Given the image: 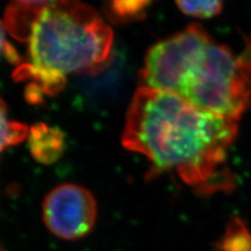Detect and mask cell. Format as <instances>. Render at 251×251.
<instances>
[{
    "label": "cell",
    "mask_w": 251,
    "mask_h": 251,
    "mask_svg": "<svg viewBox=\"0 0 251 251\" xmlns=\"http://www.w3.org/2000/svg\"><path fill=\"white\" fill-rule=\"evenodd\" d=\"M149 1H113L108 3V15L116 22H129L141 18L145 15Z\"/></svg>",
    "instance_id": "10"
},
{
    "label": "cell",
    "mask_w": 251,
    "mask_h": 251,
    "mask_svg": "<svg viewBox=\"0 0 251 251\" xmlns=\"http://www.w3.org/2000/svg\"><path fill=\"white\" fill-rule=\"evenodd\" d=\"M28 59L16 68V81H30L27 94L53 96L73 74L99 72L108 62L112 29L100 14L78 1H49L31 28Z\"/></svg>",
    "instance_id": "2"
},
{
    "label": "cell",
    "mask_w": 251,
    "mask_h": 251,
    "mask_svg": "<svg viewBox=\"0 0 251 251\" xmlns=\"http://www.w3.org/2000/svg\"><path fill=\"white\" fill-rule=\"evenodd\" d=\"M28 132L29 128L26 125L9 119L6 105L0 98V154L5 149L27 139Z\"/></svg>",
    "instance_id": "9"
},
{
    "label": "cell",
    "mask_w": 251,
    "mask_h": 251,
    "mask_svg": "<svg viewBox=\"0 0 251 251\" xmlns=\"http://www.w3.org/2000/svg\"><path fill=\"white\" fill-rule=\"evenodd\" d=\"M176 4L183 14L202 19L214 17L223 9L221 1H177Z\"/></svg>",
    "instance_id": "11"
},
{
    "label": "cell",
    "mask_w": 251,
    "mask_h": 251,
    "mask_svg": "<svg viewBox=\"0 0 251 251\" xmlns=\"http://www.w3.org/2000/svg\"><path fill=\"white\" fill-rule=\"evenodd\" d=\"M210 251H251V232L241 219L232 218Z\"/></svg>",
    "instance_id": "8"
},
{
    "label": "cell",
    "mask_w": 251,
    "mask_h": 251,
    "mask_svg": "<svg viewBox=\"0 0 251 251\" xmlns=\"http://www.w3.org/2000/svg\"><path fill=\"white\" fill-rule=\"evenodd\" d=\"M0 251H4V249H3L2 246H1V244H0Z\"/></svg>",
    "instance_id": "13"
},
{
    "label": "cell",
    "mask_w": 251,
    "mask_h": 251,
    "mask_svg": "<svg viewBox=\"0 0 251 251\" xmlns=\"http://www.w3.org/2000/svg\"><path fill=\"white\" fill-rule=\"evenodd\" d=\"M27 141L31 156L36 161L43 164L56 162L65 149L63 132L44 123L36 124L29 128Z\"/></svg>",
    "instance_id": "6"
},
{
    "label": "cell",
    "mask_w": 251,
    "mask_h": 251,
    "mask_svg": "<svg viewBox=\"0 0 251 251\" xmlns=\"http://www.w3.org/2000/svg\"><path fill=\"white\" fill-rule=\"evenodd\" d=\"M5 31L6 30L4 28L3 22L2 20H0V58H5L7 61L13 63V64H17L18 67L23 64V61L12 44L6 40Z\"/></svg>",
    "instance_id": "12"
},
{
    "label": "cell",
    "mask_w": 251,
    "mask_h": 251,
    "mask_svg": "<svg viewBox=\"0 0 251 251\" xmlns=\"http://www.w3.org/2000/svg\"><path fill=\"white\" fill-rule=\"evenodd\" d=\"M49 1H16L6 7L3 25L16 40L27 42L35 22Z\"/></svg>",
    "instance_id": "7"
},
{
    "label": "cell",
    "mask_w": 251,
    "mask_h": 251,
    "mask_svg": "<svg viewBox=\"0 0 251 251\" xmlns=\"http://www.w3.org/2000/svg\"><path fill=\"white\" fill-rule=\"evenodd\" d=\"M42 218L54 237L64 241L80 240L96 225L97 201L87 188L73 183L61 184L44 198Z\"/></svg>",
    "instance_id": "5"
},
{
    "label": "cell",
    "mask_w": 251,
    "mask_h": 251,
    "mask_svg": "<svg viewBox=\"0 0 251 251\" xmlns=\"http://www.w3.org/2000/svg\"><path fill=\"white\" fill-rule=\"evenodd\" d=\"M238 122L211 114L176 94L139 87L126 116L122 143L146 156L150 175L174 172L200 192L228 185L223 171Z\"/></svg>",
    "instance_id": "1"
},
{
    "label": "cell",
    "mask_w": 251,
    "mask_h": 251,
    "mask_svg": "<svg viewBox=\"0 0 251 251\" xmlns=\"http://www.w3.org/2000/svg\"><path fill=\"white\" fill-rule=\"evenodd\" d=\"M213 39L198 25L156 43L146 56L141 87L180 96L188 74Z\"/></svg>",
    "instance_id": "4"
},
{
    "label": "cell",
    "mask_w": 251,
    "mask_h": 251,
    "mask_svg": "<svg viewBox=\"0 0 251 251\" xmlns=\"http://www.w3.org/2000/svg\"><path fill=\"white\" fill-rule=\"evenodd\" d=\"M179 97L204 111L238 122L251 108V39L239 54L211 41L188 74Z\"/></svg>",
    "instance_id": "3"
}]
</instances>
